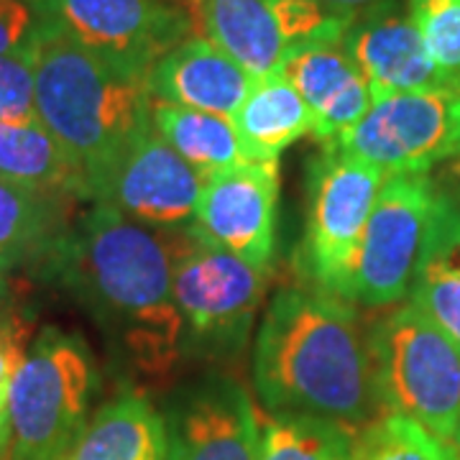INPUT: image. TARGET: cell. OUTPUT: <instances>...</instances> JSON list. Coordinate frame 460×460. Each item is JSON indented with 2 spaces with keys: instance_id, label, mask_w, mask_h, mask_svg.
Segmentation results:
<instances>
[{
  "instance_id": "e0dca14e",
  "label": "cell",
  "mask_w": 460,
  "mask_h": 460,
  "mask_svg": "<svg viewBox=\"0 0 460 460\" xmlns=\"http://www.w3.org/2000/svg\"><path fill=\"white\" fill-rule=\"evenodd\" d=\"M435 181L428 241L411 279V305L460 345V172Z\"/></svg>"
},
{
  "instance_id": "83f0119b",
  "label": "cell",
  "mask_w": 460,
  "mask_h": 460,
  "mask_svg": "<svg viewBox=\"0 0 460 460\" xmlns=\"http://www.w3.org/2000/svg\"><path fill=\"white\" fill-rule=\"evenodd\" d=\"M0 120L3 123H33V49L0 54Z\"/></svg>"
},
{
  "instance_id": "d6986e66",
  "label": "cell",
  "mask_w": 460,
  "mask_h": 460,
  "mask_svg": "<svg viewBox=\"0 0 460 460\" xmlns=\"http://www.w3.org/2000/svg\"><path fill=\"white\" fill-rule=\"evenodd\" d=\"M199 26L253 80L279 72L287 44L271 11V0H199Z\"/></svg>"
},
{
  "instance_id": "ba28073f",
  "label": "cell",
  "mask_w": 460,
  "mask_h": 460,
  "mask_svg": "<svg viewBox=\"0 0 460 460\" xmlns=\"http://www.w3.org/2000/svg\"><path fill=\"white\" fill-rule=\"evenodd\" d=\"M325 144L386 174H428L460 154V84L374 100L350 131Z\"/></svg>"
},
{
  "instance_id": "5bb4252c",
  "label": "cell",
  "mask_w": 460,
  "mask_h": 460,
  "mask_svg": "<svg viewBox=\"0 0 460 460\" xmlns=\"http://www.w3.org/2000/svg\"><path fill=\"white\" fill-rule=\"evenodd\" d=\"M343 47L371 87V100L453 84L429 59L410 13H399L394 5L381 3L371 13L356 18Z\"/></svg>"
},
{
  "instance_id": "7a4b0ae2",
  "label": "cell",
  "mask_w": 460,
  "mask_h": 460,
  "mask_svg": "<svg viewBox=\"0 0 460 460\" xmlns=\"http://www.w3.org/2000/svg\"><path fill=\"white\" fill-rule=\"evenodd\" d=\"M253 384L274 414H310L368 428L386 414L368 330L350 302L317 289H281L253 348Z\"/></svg>"
},
{
  "instance_id": "30bf717a",
  "label": "cell",
  "mask_w": 460,
  "mask_h": 460,
  "mask_svg": "<svg viewBox=\"0 0 460 460\" xmlns=\"http://www.w3.org/2000/svg\"><path fill=\"white\" fill-rule=\"evenodd\" d=\"M36 5L75 41L141 77L198 29L195 11L181 0H39Z\"/></svg>"
},
{
  "instance_id": "44dd1931",
  "label": "cell",
  "mask_w": 460,
  "mask_h": 460,
  "mask_svg": "<svg viewBox=\"0 0 460 460\" xmlns=\"http://www.w3.org/2000/svg\"><path fill=\"white\" fill-rule=\"evenodd\" d=\"M66 202L0 180V269H47L69 230Z\"/></svg>"
},
{
  "instance_id": "8992f818",
  "label": "cell",
  "mask_w": 460,
  "mask_h": 460,
  "mask_svg": "<svg viewBox=\"0 0 460 460\" xmlns=\"http://www.w3.org/2000/svg\"><path fill=\"white\" fill-rule=\"evenodd\" d=\"M269 287V269L174 233V299L184 325V348L202 353L241 350Z\"/></svg>"
},
{
  "instance_id": "9c48e42d",
  "label": "cell",
  "mask_w": 460,
  "mask_h": 460,
  "mask_svg": "<svg viewBox=\"0 0 460 460\" xmlns=\"http://www.w3.org/2000/svg\"><path fill=\"white\" fill-rule=\"evenodd\" d=\"M435 202L429 174H389L363 230L350 302L389 307L410 295Z\"/></svg>"
},
{
  "instance_id": "3957f363",
  "label": "cell",
  "mask_w": 460,
  "mask_h": 460,
  "mask_svg": "<svg viewBox=\"0 0 460 460\" xmlns=\"http://www.w3.org/2000/svg\"><path fill=\"white\" fill-rule=\"evenodd\" d=\"M39 123L80 166L98 202L128 148L151 128L146 77L108 62L47 23L33 47Z\"/></svg>"
},
{
  "instance_id": "ac0fdd59",
  "label": "cell",
  "mask_w": 460,
  "mask_h": 460,
  "mask_svg": "<svg viewBox=\"0 0 460 460\" xmlns=\"http://www.w3.org/2000/svg\"><path fill=\"white\" fill-rule=\"evenodd\" d=\"M164 417L141 394L102 404L62 460H166Z\"/></svg>"
},
{
  "instance_id": "4fadbf2b",
  "label": "cell",
  "mask_w": 460,
  "mask_h": 460,
  "mask_svg": "<svg viewBox=\"0 0 460 460\" xmlns=\"http://www.w3.org/2000/svg\"><path fill=\"white\" fill-rule=\"evenodd\" d=\"M166 438V460H256L261 420L238 381L213 376L181 396Z\"/></svg>"
},
{
  "instance_id": "e575fe53",
  "label": "cell",
  "mask_w": 460,
  "mask_h": 460,
  "mask_svg": "<svg viewBox=\"0 0 460 460\" xmlns=\"http://www.w3.org/2000/svg\"><path fill=\"white\" fill-rule=\"evenodd\" d=\"M456 447L460 450V425H458V432H456Z\"/></svg>"
},
{
  "instance_id": "277c9868",
  "label": "cell",
  "mask_w": 460,
  "mask_h": 460,
  "mask_svg": "<svg viewBox=\"0 0 460 460\" xmlns=\"http://www.w3.org/2000/svg\"><path fill=\"white\" fill-rule=\"evenodd\" d=\"M95 363L80 335L44 328L8 389V443L0 460H62L90 420Z\"/></svg>"
},
{
  "instance_id": "1f68e13d",
  "label": "cell",
  "mask_w": 460,
  "mask_h": 460,
  "mask_svg": "<svg viewBox=\"0 0 460 460\" xmlns=\"http://www.w3.org/2000/svg\"><path fill=\"white\" fill-rule=\"evenodd\" d=\"M325 3H332V5H341V8H361V5H368V3H376V0H325Z\"/></svg>"
},
{
  "instance_id": "52a82bcc",
  "label": "cell",
  "mask_w": 460,
  "mask_h": 460,
  "mask_svg": "<svg viewBox=\"0 0 460 460\" xmlns=\"http://www.w3.org/2000/svg\"><path fill=\"white\" fill-rule=\"evenodd\" d=\"M386 177L384 169L323 144V154L310 169V226L305 243V269L317 292L350 302L363 230Z\"/></svg>"
},
{
  "instance_id": "f1b7e54d",
  "label": "cell",
  "mask_w": 460,
  "mask_h": 460,
  "mask_svg": "<svg viewBox=\"0 0 460 460\" xmlns=\"http://www.w3.org/2000/svg\"><path fill=\"white\" fill-rule=\"evenodd\" d=\"M49 18L31 0H0V54L31 51Z\"/></svg>"
},
{
  "instance_id": "cb8c5ba5",
  "label": "cell",
  "mask_w": 460,
  "mask_h": 460,
  "mask_svg": "<svg viewBox=\"0 0 460 460\" xmlns=\"http://www.w3.org/2000/svg\"><path fill=\"white\" fill-rule=\"evenodd\" d=\"M358 432L310 414H271L256 460H353Z\"/></svg>"
},
{
  "instance_id": "7c38bea8",
  "label": "cell",
  "mask_w": 460,
  "mask_h": 460,
  "mask_svg": "<svg viewBox=\"0 0 460 460\" xmlns=\"http://www.w3.org/2000/svg\"><path fill=\"white\" fill-rule=\"evenodd\" d=\"M205 177L166 144L154 126L120 159L98 202L159 233L192 226Z\"/></svg>"
},
{
  "instance_id": "9a60e30c",
  "label": "cell",
  "mask_w": 460,
  "mask_h": 460,
  "mask_svg": "<svg viewBox=\"0 0 460 460\" xmlns=\"http://www.w3.org/2000/svg\"><path fill=\"white\" fill-rule=\"evenodd\" d=\"M253 77L202 36H192L148 69L154 102L180 105L233 118L246 100Z\"/></svg>"
},
{
  "instance_id": "6da1fadb",
  "label": "cell",
  "mask_w": 460,
  "mask_h": 460,
  "mask_svg": "<svg viewBox=\"0 0 460 460\" xmlns=\"http://www.w3.org/2000/svg\"><path fill=\"white\" fill-rule=\"evenodd\" d=\"M144 374H164L184 356L174 299V233L136 223L95 202L69 226L47 263Z\"/></svg>"
},
{
  "instance_id": "7402d4cb",
  "label": "cell",
  "mask_w": 460,
  "mask_h": 460,
  "mask_svg": "<svg viewBox=\"0 0 460 460\" xmlns=\"http://www.w3.org/2000/svg\"><path fill=\"white\" fill-rule=\"evenodd\" d=\"M0 180L44 195L90 199L80 166L39 120H0Z\"/></svg>"
},
{
  "instance_id": "4316f807",
  "label": "cell",
  "mask_w": 460,
  "mask_h": 460,
  "mask_svg": "<svg viewBox=\"0 0 460 460\" xmlns=\"http://www.w3.org/2000/svg\"><path fill=\"white\" fill-rule=\"evenodd\" d=\"M410 16L429 59L447 83L460 84V0H410Z\"/></svg>"
},
{
  "instance_id": "603a6c76",
  "label": "cell",
  "mask_w": 460,
  "mask_h": 460,
  "mask_svg": "<svg viewBox=\"0 0 460 460\" xmlns=\"http://www.w3.org/2000/svg\"><path fill=\"white\" fill-rule=\"evenodd\" d=\"M151 126L205 181L248 162L228 115L154 102Z\"/></svg>"
},
{
  "instance_id": "d6a6232c",
  "label": "cell",
  "mask_w": 460,
  "mask_h": 460,
  "mask_svg": "<svg viewBox=\"0 0 460 460\" xmlns=\"http://www.w3.org/2000/svg\"><path fill=\"white\" fill-rule=\"evenodd\" d=\"M5 443H8V414L0 420V456H3V450H5Z\"/></svg>"
},
{
  "instance_id": "8fae6325",
  "label": "cell",
  "mask_w": 460,
  "mask_h": 460,
  "mask_svg": "<svg viewBox=\"0 0 460 460\" xmlns=\"http://www.w3.org/2000/svg\"><path fill=\"white\" fill-rule=\"evenodd\" d=\"M279 164L246 162L205 181L190 233L208 246L269 269L277 243Z\"/></svg>"
},
{
  "instance_id": "2e32d148",
  "label": "cell",
  "mask_w": 460,
  "mask_h": 460,
  "mask_svg": "<svg viewBox=\"0 0 460 460\" xmlns=\"http://www.w3.org/2000/svg\"><path fill=\"white\" fill-rule=\"evenodd\" d=\"M281 72L313 111V133L320 144L350 131L374 102L371 87L343 41L289 51Z\"/></svg>"
},
{
  "instance_id": "f546056e",
  "label": "cell",
  "mask_w": 460,
  "mask_h": 460,
  "mask_svg": "<svg viewBox=\"0 0 460 460\" xmlns=\"http://www.w3.org/2000/svg\"><path fill=\"white\" fill-rule=\"evenodd\" d=\"M26 338H23V325L13 320L5 328H0V420L5 417L8 407V389L16 374L18 363L26 356Z\"/></svg>"
},
{
  "instance_id": "4dcf8cb0",
  "label": "cell",
  "mask_w": 460,
  "mask_h": 460,
  "mask_svg": "<svg viewBox=\"0 0 460 460\" xmlns=\"http://www.w3.org/2000/svg\"><path fill=\"white\" fill-rule=\"evenodd\" d=\"M16 317L11 313V281H8V271L0 269V328H5Z\"/></svg>"
},
{
  "instance_id": "836d02e7",
  "label": "cell",
  "mask_w": 460,
  "mask_h": 460,
  "mask_svg": "<svg viewBox=\"0 0 460 460\" xmlns=\"http://www.w3.org/2000/svg\"><path fill=\"white\" fill-rule=\"evenodd\" d=\"M181 3H184V5H190V8L195 11V16H198V21H199V0H181Z\"/></svg>"
},
{
  "instance_id": "484cf974",
  "label": "cell",
  "mask_w": 460,
  "mask_h": 460,
  "mask_svg": "<svg viewBox=\"0 0 460 460\" xmlns=\"http://www.w3.org/2000/svg\"><path fill=\"white\" fill-rule=\"evenodd\" d=\"M271 11L279 23L287 54L305 47L341 44L356 23V11L325 0H271Z\"/></svg>"
},
{
  "instance_id": "5b68a950",
  "label": "cell",
  "mask_w": 460,
  "mask_h": 460,
  "mask_svg": "<svg viewBox=\"0 0 460 460\" xmlns=\"http://www.w3.org/2000/svg\"><path fill=\"white\" fill-rule=\"evenodd\" d=\"M368 348L386 410L456 443L460 345L410 302L392 307L368 328Z\"/></svg>"
},
{
  "instance_id": "ffe728a7",
  "label": "cell",
  "mask_w": 460,
  "mask_h": 460,
  "mask_svg": "<svg viewBox=\"0 0 460 460\" xmlns=\"http://www.w3.org/2000/svg\"><path fill=\"white\" fill-rule=\"evenodd\" d=\"M230 120L248 162H277L281 151L314 131L313 111L281 69L253 80Z\"/></svg>"
},
{
  "instance_id": "d590c367",
  "label": "cell",
  "mask_w": 460,
  "mask_h": 460,
  "mask_svg": "<svg viewBox=\"0 0 460 460\" xmlns=\"http://www.w3.org/2000/svg\"><path fill=\"white\" fill-rule=\"evenodd\" d=\"M31 3H39V0H31Z\"/></svg>"
},
{
  "instance_id": "d4e9b609",
  "label": "cell",
  "mask_w": 460,
  "mask_h": 460,
  "mask_svg": "<svg viewBox=\"0 0 460 460\" xmlns=\"http://www.w3.org/2000/svg\"><path fill=\"white\" fill-rule=\"evenodd\" d=\"M353 460H460V450L407 414L386 411L356 438Z\"/></svg>"
}]
</instances>
